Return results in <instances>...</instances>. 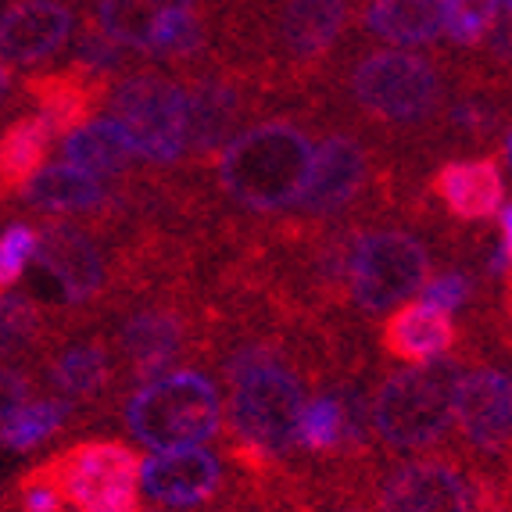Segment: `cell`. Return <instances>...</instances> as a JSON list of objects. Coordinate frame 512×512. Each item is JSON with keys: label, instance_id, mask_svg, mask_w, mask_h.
I'll list each match as a JSON object with an SVG mask.
<instances>
[{"label": "cell", "instance_id": "obj_10", "mask_svg": "<svg viewBox=\"0 0 512 512\" xmlns=\"http://www.w3.org/2000/svg\"><path fill=\"white\" fill-rule=\"evenodd\" d=\"M61 491L76 512L140 509V455L122 441H79L51 455Z\"/></svg>", "mask_w": 512, "mask_h": 512}, {"label": "cell", "instance_id": "obj_29", "mask_svg": "<svg viewBox=\"0 0 512 512\" xmlns=\"http://www.w3.org/2000/svg\"><path fill=\"white\" fill-rule=\"evenodd\" d=\"M43 312L26 294H0V359H18L43 344Z\"/></svg>", "mask_w": 512, "mask_h": 512}, {"label": "cell", "instance_id": "obj_38", "mask_svg": "<svg viewBox=\"0 0 512 512\" xmlns=\"http://www.w3.org/2000/svg\"><path fill=\"white\" fill-rule=\"evenodd\" d=\"M33 380L22 366H0V423L11 416L22 402H29Z\"/></svg>", "mask_w": 512, "mask_h": 512}, {"label": "cell", "instance_id": "obj_37", "mask_svg": "<svg viewBox=\"0 0 512 512\" xmlns=\"http://www.w3.org/2000/svg\"><path fill=\"white\" fill-rule=\"evenodd\" d=\"M419 294H423V305L452 316V312H462L473 301V280L466 273H459V269H452V273L430 276Z\"/></svg>", "mask_w": 512, "mask_h": 512}, {"label": "cell", "instance_id": "obj_30", "mask_svg": "<svg viewBox=\"0 0 512 512\" xmlns=\"http://www.w3.org/2000/svg\"><path fill=\"white\" fill-rule=\"evenodd\" d=\"M154 0H101L97 4V29L133 51L147 54L151 47V22H154Z\"/></svg>", "mask_w": 512, "mask_h": 512}, {"label": "cell", "instance_id": "obj_13", "mask_svg": "<svg viewBox=\"0 0 512 512\" xmlns=\"http://www.w3.org/2000/svg\"><path fill=\"white\" fill-rule=\"evenodd\" d=\"M226 491V452L205 444L154 452L140 462V495L158 509H205Z\"/></svg>", "mask_w": 512, "mask_h": 512}, {"label": "cell", "instance_id": "obj_26", "mask_svg": "<svg viewBox=\"0 0 512 512\" xmlns=\"http://www.w3.org/2000/svg\"><path fill=\"white\" fill-rule=\"evenodd\" d=\"M298 452L305 455H330L341 459L344 441H348V416H344L341 394L326 387L319 394H308L298 412V430H294Z\"/></svg>", "mask_w": 512, "mask_h": 512}, {"label": "cell", "instance_id": "obj_21", "mask_svg": "<svg viewBox=\"0 0 512 512\" xmlns=\"http://www.w3.org/2000/svg\"><path fill=\"white\" fill-rule=\"evenodd\" d=\"M18 201L33 212L47 215H94L104 212L108 205H115L111 190L101 180L86 176V172L72 169V165H47L36 169L22 187H18Z\"/></svg>", "mask_w": 512, "mask_h": 512}, {"label": "cell", "instance_id": "obj_5", "mask_svg": "<svg viewBox=\"0 0 512 512\" xmlns=\"http://www.w3.org/2000/svg\"><path fill=\"white\" fill-rule=\"evenodd\" d=\"M222 427L219 384L201 369H169L137 384L126 402V430L151 452L205 444Z\"/></svg>", "mask_w": 512, "mask_h": 512}, {"label": "cell", "instance_id": "obj_28", "mask_svg": "<svg viewBox=\"0 0 512 512\" xmlns=\"http://www.w3.org/2000/svg\"><path fill=\"white\" fill-rule=\"evenodd\" d=\"M72 419L69 398H43V402H22L0 423V444L8 452H33L36 444L65 430Z\"/></svg>", "mask_w": 512, "mask_h": 512}, {"label": "cell", "instance_id": "obj_12", "mask_svg": "<svg viewBox=\"0 0 512 512\" xmlns=\"http://www.w3.org/2000/svg\"><path fill=\"white\" fill-rule=\"evenodd\" d=\"M262 86L248 69L237 65H215L201 69L190 79L187 90V154L194 162H205L222 151L251 108V97Z\"/></svg>", "mask_w": 512, "mask_h": 512}, {"label": "cell", "instance_id": "obj_17", "mask_svg": "<svg viewBox=\"0 0 512 512\" xmlns=\"http://www.w3.org/2000/svg\"><path fill=\"white\" fill-rule=\"evenodd\" d=\"M76 15L65 0H15L0 11V65H43L72 40Z\"/></svg>", "mask_w": 512, "mask_h": 512}, {"label": "cell", "instance_id": "obj_4", "mask_svg": "<svg viewBox=\"0 0 512 512\" xmlns=\"http://www.w3.org/2000/svg\"><path fill=\"white\" fill-rule=\"evenodd\" d=\"M448 76L430 54L376 47L344 72V97L362 119L384 129H423L441 115Z\"/></svg>", "mask_w": 512, "mask_h": 512}, {"label": "cell", "instance_id": "obj_7", "mask_svg": "<svg viewBox=\"0 0 512 512\" xmlns=\"http://www.w3.org/2000/svg\"><path fill=\"white\" fill-rule=\"evenodd\" d=\"M434 269V251L419 233L402 226L355 230L344 298L362 316H387L412 301Z\"/></svg>", "mask_w": 512, "mask_h": 512}, {"label": "cell", "instance_id": "obj_32", "mask_svg": "<svg viewBox=\"0 0 512 512\" xmlns=\"http://www.w3.org/2000/svg\"><path fill=\"white\" fill-rule=\"evenodd\" d=\"M301 512H376L359 487V470H337L333 480L312 487V498L301 495Z\"/></svg>", "mask_w": 512, "mask_h": 512}, {"label": "cell", "instance_id": "obj_2", "mask_svg": "<svg viewBox=\"0 0 512 512\" xmlns=\"http://www.w3.org/2000/svg\"><path fill=\"white\" fill-rule=\"evenodd\" d=\"M316 140L298 119H262L237 129L215 158V187L237 212L291 215L312 169Z\"/></svg>", "mask_w": 512, "mask_h": 512}, {"label": "cell", "instance_id": "obj_22", "mask_svg": "<svg viewBox=\"0 0 512 512\" xmlns=\"http://www.w3.org/2000/svg\"><path fill=\"white\" fill-rule=\"evenodd\" d=\"M448 0H369L362 11V29L373 40L419 47L444 36Z\"/></svg>", "mask_w": 512, "mask_h": 512}, {"label": "cell", "instance_id": "obj_35", "mask_svg": "<svg viewBox=\"0 0 512 512\" xmlns=\"http://www.w3.org/2000/svg\"><path fill=\"white\" fill-rule=\"evenodd\" d=\"M448 126L466 140H491L495 129H505V115L484 94H466L448 108Z\"/></svg>", "mask_w": 512, "mask_h": 512}, {"label": "cell", "instance_id": "obj_33", "mask_svg": "<svg viewBox=\"0 0 512 512\" xmlns=\"http://www.w3.org/2000/svg\"><path fill=\"white\" fill-rule=\"evenodd\" d=\"M15 505H18V512H72L69 498H65V491H61L54 459L33 466L26 477L18 480Z\"/></svg>", "mask_w": 512, "mask_h": 512}, {"label": "cell", "instance_id": "obj_9", "mask_svg": "<svg viewBox=\"0 0 512 512\" xmlns=\"http://www.w3.org/2000/svg\"><path fill=\"white\" fill-rule=\"evenodd\" d=\"M351 15L355 0H265V29H248L244 36L265 47L276 72L308 79L337 51Z\"/></svg>", "mask_w": 512, "mask_h": 512}, {"label": "cell", "instance_id": "obj_27", "mask_svg": "<svg viewBox=\"0 0 512 512\" xmlns=\"http://www.w3.org/2000/svg\"><path fill=\"white\" fill-rule=\"evenodd\" d=\"M208 51V26L205 18L197 15L194 8H158L151 22V47L147 54L162 61H176V65H187V61H201V54Z\"/></svg>", "mask_w": 512, "mask_h": 512}, {"label": "cell", "instance_id": "obj_25", "mask_svg": "<svg viewBox=\"0 0 512 512\" xmlns=\"http://www.w3.org/2000/svg\"><path fill=\"white\" fill-rule=\"evenodd\" d=\"M51 126L40 115H22L0 133V197L18 194V187L43 169V158L51 151Z\"/></svg>", "mask_w": 512, "mask_h": 512}, {"label": "cell", "instance_id": "obj_36", "mask_svg": "<svg viewBox=\"0 0 512 512\" xmlns=\"http://www.w3.org/2000/svg\"><path fill=\"white\" fill-rule=\"evenodd\" d=\"M36 255V226L11 222L0 230V294H8Z\"/></svg>", "mask_w": 512, "mask_h": 512}, {"label": "cell", "instance_id": "obj_16", "mask_svg": "<svg viewBox=\"0 0 512 512\" xmlns=\"http://www.w3.org/2000/svg\"><path fill=\"white\" fill-rule=\"evenodd\" d=\"M509 416H512V384L502 366H477L462 373L455 394V423L462 441L480 459H509Z\"/></svg>", "mask_w": 512, "mask_h": 512}, {"label": "cell", "instance_id": "obj_19", "mask_svg": "<svg viewBox=\"0 0 512 512\" xmlns=\"http://www.w3.org/2000/svg\"><path fill=\"white\" fill-rule=\"evenodd\" d=\"M455 330L452 316H444L437 308L423 305V301H405L394 312H387V323L380 326V344L387 355L402 359L405 366H419L437 355H448L455 348Z\"/></svg>", "mask_w": 512, "mask_h": 512}, {"label": "cell", "instance_id": "obj_3", "mask_svg": "<svg viewBox=\"0 0 512 512\" xmlns=\"http://www.w3.org/2000/svg\"><path fill=\"white\" fill-rule=\"evenodd\" d=\"M466 373L459 355H437L391 373L369 394L373 441L394 455L434 452L455 427V394Z\"/></svg>", "mask_w": 512, "mask_h": 512}, {"label": "cell", "instance_id": "obj_11", "mask_svg": "<svg viewBox=\"0 0 512 512\" xmlns=\"http://www.w3.org/2000/svg\"><path fill=\"white\" fill-rule=\"evenodd\" d=\"M197 341L194 316L180 301H144L115 330V355L133 384L176 369Z\"/></svg>", "mask_w": 512, "mask_h": 512}, {"label": "cell", "instance_id": "obj_8", "mask_svg": "<svg viewBox=\"0 0 512 512\" xmlns=\"http://www.w3.org/2000/svg\"><path fill=\"white\" fill-rule=\"evenodd\" d=\"M111 119L133 154L151 165H176L187 154V86L162 72L140 69L111 83Z\"/></svg>", "mask_w": 512, "mask_h": 512}, {"label": "cell", "instance_id": "obj_20", "mask_svg": "<svg viewBox=\"0 0 512 512\" xmlns=\"http://www.w3.org/2000/svg\"><path fill=\"white\" fill-rule=\"evenodd\" d=\"M108 86L111 83L79 69H65L26 79V97L36 104V115L51 126L54 137H65L76 126H83L86 115H94L97 104L108 97Z\"/></svg>", "mask_w": 512, "mask_h": 512}, {"label": "cell", "instance_id": "obj_15", "mask_svg": "<svg viewBox=\"0 0 512 512\" xmlns=\"http://www.w3.org/2000/svg\"><path fill=\"white\" fill-rule=\"evenodd\" d=\"M376 512H470V470L452 459L402 462L376 477Z\"/></svg>", "mask_w": 512, "mask_h": 512}, {"label": "cell", "instance_id": "obj_14", "mask_svg": "<svg viewBox=\"0 0 512 512\" xmlns=\"http://www.w3.org/2000/svg\"><path fill=\"white\" fill-rule=\"evenodd\" d=\"M36 262L58 283L61 298L83 308L108 291V262L97 240L69 219H51L36 226Z\"/></svg>", "mask_w": 512, "mask_h": 512}, {"label": "cell", "instance_id": "obj_6", "mask_svg": "<svg viewBox=\"0 0 512 512\" xmlns=\"http://www.w3.org/2000/svg\"><path fill=\"white\" fill-rule=\"evenodd\" d=\"M376 187H380V169L373 147L351 129H330L312 151V169L298 205L291 208V219H283L280 226L287 237L341 226L355 208L366 205Z\"/></svg>", "mask_w": 512, "mask_h": 512}, {"label": "cell", "instance_id": "obj_40", "mask_svg": "<svg viewBox=\"0 0 512 512\" xmlns=\"http://www.w3.org/2000/svg\"><path fill=\"white\" fill-rule=\"evenodd\" d=\"M15 90V76H11L8 65H0V104L8 101V94Z\"/></svg>", "mask_w": 512, "mask_h": 512}, {"label": "cell", "instance_id": "obj_34", "mask_svg": "<svg viewBox=\"0 0 512 512\" xmlns=\"http://www.w3.org/2000/svg\"><path fill=\"white\" fill-rule=\"evenodd\" d=\"M126 65V47L104 36L101 29H86L76 43V54H72V69L86 72V76L94 79H104V83H115V76L122 72Z\"/></svg>", "mask_w": 512, "mask_h": 512}, {"label": "cell", "instance_id": "obj_39", "mask_svg": "<svg viewBox=\"0 0 512 512\" xmlns=\"http://www.w3.org/2000/svg\"><path fill=\"white\" fill-rule=\"evenodd\" d=\"M509 251H512V212L505 205L498 212V244L487 255V276L491 280H505L509 276Z\"/></svg>", "mask_w": 512, "mask_h": 512}, {"label": "cell", "instance_id": "obj_23", "mask_svg": "<svg viewBox=\"0 0 512 512\" xmlns=\"http://www.w3.org/2000/svg\"><path fill=\"white\" fill-rule=\"evenodd\" d=\"M61 154H65V165L94 176V180H119L137 162L133 144L126 140V133H122V126L115 119L83 122L72 133H65Z\"/></svg>", "mask_w": 512, "mask_h": 512}, {"label": "cell", "instance_id": "obj_41", "mask_svg": "<svg viewBox=\"0 0 512 512\" xmlns=\"http://www.w3.org/2000/svg\"><path fill=\"white\" fill-rule=\"evenodd\" d=\"M244 512H301V498H298V495H291L283 509H244Z\"/></svg>", "mask_w": 512, "mask_h": 512}, {"label": "cell", "instance_id": "obj_24", "mask_svg": "<svg viewBox=\"0 0 512 512\" xmlns=\"http://www.w3.org/2000/svg\"><path fill=\"white\" fill-rule=\"evenodd\" d=\"M54 391L69 402H97L115 384V362L104 341H79L58 351L47 369Z\"/></svg>", "mask_w": 512, "mask_h": 512}, {"label": "cell", "instance_id": "obj_18", "mask_svg": "<svg viewBox=\"0 0 512 512\" xmlns=\"http://www.w3.org/2000/svg\"><path fill=\"white\" fill-rule=\"evenodd\" d=\"M430 190L444 205V212L459 222H491L502 212L505 201V180L502 165L495 158H459V162H444L430 180Z\"/></svg>", "mask_w": 512, "mask_h": 512}, {"label": "cell", "instance_id": "obj_1", "mask_svg": "<svg viewBox=\"0 0 512 512\" xmlns=\"http://www.w3.org/2000/svg\"><path fill=\"white\" fill-rule=\"evenodd\" d=\"M222 373L230 384V437L222 448L251 484L273 487L280 477H291L294 455H301L294 430L308 398L305 373L294 366L287 344L269 333L230 344Z\"/></svg>", "mask_w": 512, "mask_h": 512}, {"label": "cell", "instance_id": "obj_31", "mask_svg": "<svg viewBox=\"0 0 512 512\" xmlns=\"http://www.w3.org/2000/svg\"><path fill=\"white\" fill-rule=\"evenodd\" d=\"M512 0H448L444 33L452 36L455 47H480L498 22V15H509Z\"/></svg>", "mask_w": 512, "mask_h": 512}]
</instances>
